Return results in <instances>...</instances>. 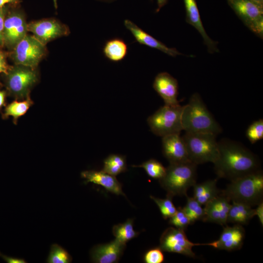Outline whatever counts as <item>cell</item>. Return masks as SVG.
<instances>
[{"mask_svg":"<svg viewBox=\"0 0 263 263\" xmlns=\"http://www.w3.org/2000/svg\"><path fill=\"white\" fill-rule=\"evenodd\" d=\"M255 2H257L258 3L263 4V0H252Z\"/></svg>","mask_w":263,"mask_h":263,"instance_id":"obj_42","label":"cell"},{"mask_svg":"<svg viewBox=\"0 0 263 263\" xmlns=\"http://www.w3.org/2000/svg\"><path fill=\"white\" fill-rule=\"evenodd\" d=\"M229 6L251 31L263 36V4L252 0H226Z\"/></svg>","mask_w":263,"mask_h":263,"instance_id":"obj_10","label":"cell"},{"mask_svg":"<svg viewBox=\"0 0 263 263\" xmlns=\"http://www.w3.org/2000/svg\"><path fill=\"white\" fill-rule=\"evenodd\" d=\"M112 232L115 239L124 244H126L139 234V232L133 229V220L131 219H127L123 223L114 225L113 227Z\"/></svg>","mask_w":263,"mask_h":263,"instance_id":"obj_26","label":"cell"},{"mask_svg":"<svg viewBox=\"0 0 263 263\" xmlns=\"http://www.w3.org/2000/svg\"></svg>","mask_w":263,"mask_h":263,"instance_id":"obj_43","label":"cell"},{"mask_svg":"<svg viewBox=\"0 0 263 263\" xmlns=\"http://www.w3.org/2000/svg\"><path fill=\"white\" fill-rule=\"evenodd\" d=\"M11 6V5H8L0 8V48L4 47L3 29L4 19L7 12Z\"/></svg>","mask_w":263,"mask_h":263,"instance_id":"obj_34","label":"cell"},{"mask_svg":"<svg viewBox=\"0 0 263 263\" xmlns=\"http://www.w3.org/2000/svg\"><path fill=\"white\" fill-rule=\"evenodd\" d=\"M255 215V209L252 208V207L243 203L232 201L227 223L246 225Z\"/></svg>","mask_w":263,"mask_h":263,"instance_id":"obj_22","label":"cell"},{"mask_svg":"<svg viewBox=\"0 0 263 263\" xmlns=\"http://www.w3.org/2000/svg\"><path fill=\"white\" fill-rule=\"evenodd\" d=\"M126 244L121 243L115 239L105 244L94 246L91 251L93 262L96 263H117L123 255Z\"/></svg>","mask_w":263,"mask_h":263,"instance_id":"obj_16","label":"cell"},{"mask_svg":"<svg viewBox=\"0 0 263 263\" xmlns=\"http://www.w3.org/2000/svg\"><path fill=\"white\" fill-rule=\"evenodd\" d=\"M55 8L56 9L57 8V0H53Z\"/></svg>","mask_w":263,"mask_h":263,"instance_id":"obj_41","label":"cell"},{"mask_svg":"<svg viewBox=\"0 0 263 263\" xmlns=\"http://www.w3.org/2000/svg\"><path fill=\"white\" fill-rule=\"evenodd\" d=\"M0 257L3 260L6 262L8 263H25L26 262L22 259L20 258H18L16 257H13L11 256H9L7 255H4L0 252Z\"/></svg>","mask_w":263,"mask_h":263,"instance_id":"obj_36","label":"cell"},{"mask_svg":"<svg viewBox=\"0 0 263 263\" xmlns=\"http://www.w3.org/2000/svg\"><path fill=\"white\" fill-rule=\"evenodd\" d=\"M48 53L46 45L39 41L33 35L27 34L12 50L8 57L14 64H20L38 68L39 62Z\"/></svg>","mask_w":263,"mask_h":263,"instance_id":"obj_8","label":"cell"},{"mask_svg":"<svg viewBox=\"0 0 263 263\" xmlns=\"http://www.w3.org/2000/svg\"><path fill=\"white\" fill-rule=\"evenodd\" d=\"M162 152L169 164L190 161L184 141L180 134H172L162 137Z\"/></svg>","mask_w":263,"mask_h":263,"instance_id":"obj_14","label":"cell"},{"mask_svg":"<svg viewBox=\"0 0 263 263\" xmlns=\"http://www.w3.org/2000/svg\"><path fill=\"white\" fill-rule=\"evenodd\" d=\"M186 21L193 26L200 33L210 53L218 52V42L211 39L206 33L203 26L196 0H184Z\"/></svg>","mask_w":263,"mask_h":263,"instance_id":"obj_19","label":"cell"},{"mask_svg":"<svg viewBox=\"0 0 263 263\" xmlns=\"http://www.w3.org/2000/svg\"><path fill=\"white\" fill-rule=\"evenodd\" d=\"M28 31L41 43H47L70 33L69 27L55 18L32 21L28 23Z\"/></svg>","mask_w":263,"mask_h":263,"instance_id":"obj_11","label":"cell"},{"mask_svg":"<svg viewBox=\"0 0 263 263\" xmlns=\"http://www.w3.org/2000/svg\"><path fill=\"white\" fill-rule=\"evenodd\" d=\"M128 50V45L123 39L113 38L105 42L103 53L109 60L117 62L122 61L125 57Z\"/></svg>","mask_w":263,"mask_h":263,"instance_id":"obj_23","label":"cell"},{"mask_svg":"<svg viewBox=\"0 0 263 263\" xmlns=\"http://www.w3.org/2000/svg\"><path fill=\"white\" fill-rule=\"evenodd\" d=\"M230 181L220 193L230 201L243 203L251 207L263 202V173L261 169Z\"/></svg>","mask_w":263,"mask_h":263,"instance_id":"obj_3","label":"cell"},{"mask_svg":"<svg viewBox=\"0 0 263 263\" xmlns=\"http://www.w3.org/2000/svg\"><path fill=\"white\" fill-rule=\"evenodd\" d=\"M132 167L144 169L149 176L155 179H161L166 171V168L154 159H150L139 165H133Z\"/></svg>","mask_w":263,"mask_h":263,"instance_id":"obj_28","label":"cell"},{"mask_svg":"<svg viewBox=\"0 0 263 263\" xmlns=\"http://www.w3.org/2000/svg\"><path fill=\"white\" fill-rule=\"evenodd\" d=\"M183 130L187 132L210 133L216 135L222 129L208 110L199 94H193L182 113Z\"/></svg>","mask_w":263,"mask_h":263,"instance_id":"obj_2","label":"cell"},{"mask_svg":"<svg viewBox=\"0 0 263 263\" xmlns=\"http://www.w3.org/2000/svg\"><path fill=\"white\" fill-rule=\"evenodd\" d=\"M217 179L194 185L193 197L202 206L218 196L221 190L217 187Z\"/></svg>","mask_w":263,"mask_h":263,"instance_id":"obj_21","label":"cell"},{"mask_svg":"<svg viewBox=\"0 0 263 263\" xmlns=\"http://www.w3.org/2000/svg\"><path fill=\"white\" fill-rule=\"evenodd\" d=\"M183 106L164 105L147 119L151 132L162 137L172 134H180L183 131L182 113Z\"/></svg>","mask_w":263,"mask_h":263,"instance_id":"obj_7","label":"cell"},{"mask_svg":"<svg viewBox=\"0 0 263 263\" xmlns=\"http://www.w3.org/2000/svg\"><path fill=\"white\" fill-rule=\"evenodd\" d=\"M33 104L30 96L23 101L14 100L5 106L2 113V118L6 119L11 116L14 123L16 124L18 119L26 113Z\"/></svg>","mask_w":263,"mask_h":263,"instance_id":"obj_24","label":"cell"},{"mask_svg":"<svg viewBox=\"0 0 263 263\" xmlns=\"http://www.w3.org/2000/svg\"><path fill=\"white\" fill-rule=\"evenodd\" d=\"M21 1V0H0V8L8 5L20 4Z\"/></svg>","mask_w":263,"mask_h":263,"instance_id":"obj_38","label":"cell"},{"mask_svg":"<svg viewBox=\"0 0 263 263\" xmlns=\"http://www.w3.org/2000/svg\"><path fill=\"white\" fill-rule=\"evenodd\" d=\"M7 94L6 91L0 89V112L2 108L6 106V100Z\"/></svg>","mask_w":263,"mask_h":263,"instance_id":"obj_39","label":"cell"},{"mask_svg":"<svg viewBox=\"0 0 263 263\" xmlns=\"http://www.w3.org/2000/svg\"><path fill=\"white\" fill-rule=\"evenodd\" d=\"M245 237V230L242 225L235 224L233 226L224 228L218 240L203 245L228 251L239 250L242 247Z\"/></svg>","mask_w":263,"mask_h":263,"instance_id":"obj_13","label":"cell"},{"mask_svg":"<svg viewBox=\"0 0 263 263\" xmlns=\"http://www.w3.org/2000/svg\"><path fill=\"white\" fill-rule=\"evenodd\" d=\"M8 57V53L3 51L0 49V75L5 74L9 68L7 61V58ZM2 84L0 82V85Z\"/></svg>","mask_w":263,"mask_h":263,"instance_id":"obj_35","label":"cell"},{"mask_svg":"<svg viewBox=\"0 0 263 263\" xmlns=\"http://www.w3.org/2000/svg\"><path fill=\"white\" fill-rule=\"evenodd\" d=\"M257 207L255 209V215H257L260 223L263 225V203L262 202L258 204Z\"/></svg>","mask_w":263,"mask_h":263,"instance_id":"obj_37","label":"cell"},{"mask_svg":"<svg viewBox=\"0 0 263 263\" xmlns=\"http://www.w3.org/2000/svg\"><path fill=\"white\" fill-rule=\"evenodd\" d=\"M150 197L157 205L164 219L170 218L176 212L177 208L172 202V197L167 195L165 199L158 198L152 196H150Z\"/></svg>","mask_w":263,"mask_h":263,"instance_id":"obj_30","label":"cell"},{"mask_svg":"<svg viewBox=\"0 0 263 263\" xmlns=\"http://www.w3.org/2000/svg\"><path fill=\"white\" fill-rule=\"evenodd\" d=\"M72 258L69 253L63 247L57 244H53L47 262L49 263H69Z\"/></svg>","mask_w":263,"mask_h":263,"instance_id":"obj_29","label":"cell"},{"mask_svg":"<svg viewBox=\"0 0 263 263\" xmlns=\"http://www.w3.org/2000/svg\"><path fill=\"white\" fill-rule=\"evenodd\" d=\"M153 88L163 99L165 105H174L179 104L177 99L178 81L169 73H159L155 77Z\"/></svg>","mask_w":263,"mask_h":263,"instance_id":"obj_15","label":"cell"},{"mask_svg":"<svg viewBox=\"0 0 263 263\" xmlns=\"http://www.w3.org/2000/svg\"><path fill=\"white\" fill-rule=\"evenodd\" d=\"M146 263H161L164 261V255L162 250L159 247H155L148 250L144 256Z\"/></svg>","mask_w":263,"mask_h":263,"instance_id":"obj_33","label":"cell"},{"mask_svg":"<svg viewBox=\"0 0 263 263\" xmlns=\"http://www.w3.org/2000/svg\"><path fill=\"white\" fill-rule=\"evenodd\" d=\"M245 135L251 144L263 138V120L260 119L252 122L246 131Z\"/></svg>","mask_w":263,"mask_h":263,"instance_id":"obj_31","label":"cell"},{"mask_svg":"<svg viewBox=\"0 0 263 263\" xmlns=\"http://www.w3.org/2000/svg\"><path fill=\"white\" fill-rule=\"evenodd\" d=\"M183 209L188 218L190 224L198 220L203 221L205 217L204 208L193 197H187V203Z\"/></svg>","mask_w":263,"mask_h":263,"instance_id":"obj_27","label":"cell"},{"mask_svg":"<svg viewBox=\"0 0 263 263\" xmlns=\"http://www.w3.org/2000/svg\"><path fill=\"white\" fill-rule=\"evenodd\" d=\"M230 200L220 194L205 206L204 222H209L224 225L227 223L228 212L231 206Z\"/></svg>","mask_w":263,"mask_h":263,"instance_id":"obj_17","label":"cell"},{"mask_svg":"<svg viewBox=\"0 0 263 263\" xmlns=\"http://www.w3.org/2000/svg\"><path fill=\"white\" fill-rule=\"evenodd\" d=\"M102 170L114 176L126 171L127 163L125 156L117 154L109 155L104 160Z\"/></svg>","mask_w":263,"mask_h":263,"instance_id":"obj_25","label":"cell"},{"mask_svg":"<svg viewBox=\"0 0 263 263\" xmlns=\"http://www.w3.org/2000/svg\"><path fill=\"white\" fill-rule=\"evenodd\" d=\"M197 165L191 161L169 164L164 176L159 180L161 186L171 197L187 196V191L196 183Z\"/></svg>","mask_w":263,"mask_h":263,"instance_id":"obj_4","label":"cell"},{"mask_svg":"<svg viewBox=\"0 0 263 263\" xmlns=\"http://www.w3.org/2000/svg\"><path fill=\"white\" fill-rule=\"evenodd\" d=\"M218 146L219 156L214 163L218 177L232 181L261 169L257 156L241 144L222 139Z\"/></svg>","mask_w":263,"mask_h":263,"instance_id":"obj_1","label":"cell"},{"mask_svg":"<svg viewBox=\"0 0 263 263\" xmlns=\"http://www.w3.org/2000/svg\"><path fill=\"white\" fill-rule=\"evenodd\" d=\"M28 23L20 4L11 5L6 15L3 29L4 46L11 51L27 34Z\"/></svg>","mask_w":263,"mask_h":263,"instance_id":"obj_9","label":"cell"},{"mask_svg":"<svg viewBox=\"0 0 263 263\" xmlns=\"http://www.w3.org/2000/svg\"><path fill=\"white\" fill-rule=\"evenodd\" d=\"M202 244H194L187 238L185 230L172 226L167 228L160 238L159 247L163 251L181 254L191 258H195L192 251L194 246Z\"/></svg>","mask_w":263,"mask_h":263,"instance_id":"obj_12","label":"cell"},{"mask_svg":"<svg viewBox=\"0 0 263 263\" xmlns=\"http://www.w3.org/2000/svg\"><path fill=\"white\" fill-rule=\"evenodd\" d=\"M216 136L210 133L185 132L182 137L189 160L197 165L207 162L214 164L219 156Z\"/></svg>","mask_w":263,"mask_h":263,"instance_id":"obj_6","label":"cell"},{"mask_svg":"<svg viewBox=\"0 0 263 263\" xmlns=\"http://www.w3.org/2000/svg\"><path fill=\"white\" fill-rule=\"evenodd\" d=\"M169 219L170 225L184 230L190 224L188 218L181 207H178L175 213Z\"/></svg>","mask_w":263,"mask_h":263,"instance_id":"obj_32","label":"cell"},{"mask_svg":"<svg viewBox=\"0 0 263 263\" xmlns=\"http://www.w3.org/2000/svg\"><path fill=\"white\" fill-rule=\"evenodd\" d=\"M157 1L158 7L156 9V12H158L160 9L167 3L168 0H157Z\"/></svg>","mask_w":263,"mask_h":263,"instance_id":"obj_40","label":"cell"},{"mask_svg":"<svg viewBox=\"0 0 263 263\" xmlns=\"http://www.w3.org/2000/svg\"><path fill=\"white\" fill-rule=\"evenodd\" d=\"M86 183H92L103 187L107 191L116 195L125 196L122 189V185L115 176L109 174L102 170H86L81 173Z\"/></svg>","mask_w":263,"mask_h":263,"instance_id":"obj_20","label":"cell"},{"mask_svg":"<svg viewBox=\"0 0 263 263\" xmlns=\"http://www.w3.org/2000/svg\"><path fill=\"white\" fill-rule=\"evenodd\" d=\"M1 76L7 95L19 100L29 96L31 89L39 79L37 68L20 64L10 66L7 72Z\"/></svg>","mask_w":263,"mask_h":263,"instance_id":"obj_5","label":"cell"},{"mask_svg":"<svg viewBox=\"0 0 263 263\" xmlns=\"http://www.w3.org/2000/svg\"><path fill=\"white\" fill-rule=\"evenodd\" d=\"M124 23L126 28L131 32L135 40L139 43L157 49L173 57L183 55L178 52L176 48L167 47L161 41L144 31L132 21L125 19Z\"/></svg>","mask_w":263,"mask_h":263,"instance_id":"obj_18","label":"cell"}]
</instances>
